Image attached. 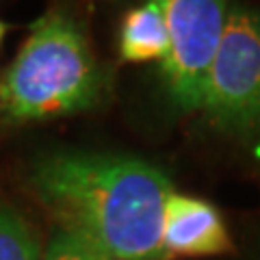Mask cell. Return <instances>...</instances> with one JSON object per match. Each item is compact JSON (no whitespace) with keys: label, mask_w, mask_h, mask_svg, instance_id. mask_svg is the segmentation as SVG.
Instances as JSON below:
<instances>
[{"label":"cell","mask_w":260,"mask_h":260,"mask_svg":"<svg viewBox=\"0 0 260 260\" xmlns=\"http://www.w3.org/2000/svg\"><path fill=\"white\" fill-rule=\"evenodd\" d=\"M46 260H107V256H102L87 239L61 228L48 245Z\"/></svg>","instance_id":"obj_8"},{"label":"cell","mask_w":260,"mask_h":260,"mask_svg":"<svg viewBox=\"0 0 260 260\" xmlns=\"http://www.w3.org/2000/svg\"><path fill=\"white\" fill-rule=\"evenodd\" d=\"M42 247L35 230L20 213L0 206V260H39Z\"/></svg>","instance_id":"obj_7"},{"label":"cell","mask_w":260,"mask_h":260,"mask_svg":"<svg viewBox=\"0 0 260 260\" xmlns=\"http://www.w3.org/2000/svg\"><path fill=\"white\" fill-rule=\"evenodd\" d=\"M107 260H109V258H107Z\"/></svg>","instance_id":"obj_10"},{"label":"cell","mask_w":260,"mask_h":260,"mask_svg":"<svg viewBox=\"0 0 260 260\" xmlns=\"http://www.w3.org/2000/svg\"><path fill=\"white\" fill-rule=\"evenodd\" d=\"M200 113L225 133L260 128V11L232 7Z\"/></svg>","instance_id":"obj_3"},{"label":"cell","mask_w":260,"mask_h":260,"mask_svg":"<svg viewBox=\"0 0 260 260\" xmlns=\"http://www.w3.org/2000/svg\"><path fill=\"white\" fill-rule=\"evenodd\" d=\"M221 213L206 200L172 193L162 221V258H208L232 254Z\"/></svg>","instance_id":"obj_5"},{"label":"cell","mask_w":260,"mask_h":260,"mask_svg":"<svg viewBox=\"0 0 260 260\" xmlns=\"http://www.w3.org/2000/svg\"><path fill=\"white\" fill-rule=\"evenodd\" d=\"M165 18L169 50L162 80L172 102L182 111H200L208 72L230 18L225 0H156Z\"/></svg>","instance_id":"obj_4"},{"label":"cell","mask_w":260,"mask_h":260,"mask_svg":"<svg viewBox=\"0 0 260 260\" xmlns=\"http://www.w3.org/2000/svg\"><path fill=\"white\" fill-rule=\"evenodd\" d=\"M107 93L85 28L50 11L32 24L0 83V113L9 121H44L98 107Z\"/></svg>","instance_id":"obj_2"},{"label":"cell","mask_w":260,"mask_h":260,"mask_svg":"<svg viewBox=\"0 0 260 260\" xmlns=\"http://www.w3.org/2000/svg\"><path fill=\"white\" fill-rule=\"evenodd\" d=\"M42 204L109 260H165L162 221L172 182L152 162L104 152H52L32 165Z\"/></svg>","instance_id":"obj_1"},{"label":"cell","mask_w":260,"mask_h":260,"mask_svg":"<svg viewBox=\"0 0 260 260\" xmlns=\"http://www.w3.org/2000/svg\"><path fill=\"white\" fill-rule=\"evenodd\" d=\"M169 35L156 0H145L124 15L119 30V54L128 63L160 61L167 56Z\"/></svg>","instance_id":"obj_6"},{"label":"cell","mask_w":260,"mask_h":260,"mask_svg":"<svg viewBox=\"0 0 260 260\" xmlns=\"http://www.w3.org/2000/svg\"><path fill=\"white\" fill-rule=\"evenodd\" d=\"M5 32H7V24L0 20V44H3V39H5Z\"/></svg>","instance_id":"obj_9"}]
</instances>
